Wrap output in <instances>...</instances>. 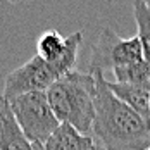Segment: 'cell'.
I'll return each mask as SVG.
<instances>
[{
	"label": "cell",
	"mask_w": 150,
	"mask_h": 150,
	"mask_svg": "<svg viewBox=\"0 0 150 150\" xmlns=\"http://www.w3.org/2000/svg\"><path fill=\"white\" fill-rule=\"evenodd\" d=\"M145 2H147V4H149V5H150V0H145Z\"/></svg>",
	"instance_id": "obj_15"
},
{
	"label": "cell",
	"mask_w": 150,
	"mask_h": 150,
	"mask_svg": "<svg viewBox=\"0 0 150 150\" xmlns=\"http://www.w3.org/2000/svg\"><path fill=\"white\" fill-rule=\"evenodd\" d=\"M0 150H35V143L30 142L19 128L9 102L0 97Z\"/></svg>",
	"instance_id": "obj_6"
},
{
	"label": "cell",
	"mask_w": 150,
	"mask_h": 150,
	"mask_svg": "<svg viewBox=\"0 0 150 150\" xmlns=\"http://www.w3.org/2000/svg\"><path fill=\"white\" fill-rule=\"evenodd\" d=\"M133 16L138 28V40L143 47V55L150 62V5L145 0H131Z\"/></svg>",
	"instance_id": "obj_11"
},
{
	"label": "cell",
	"mask_w": 150,
	"mask_h": 150,
	"mask_svg": "<svg viewBox=\"0 0 150 150\" xmlns=\"http://www.w3.org/2000/svg\"><path fill=\"white\" fill-rule=\"evenodd\" d=\"M93 150H109V149H105L102 143H95V147H93Z\"/></svg>",
	"instance_id": "obj_13"
},
{
	"label": "cell",
	"mask_w": 150,
	"mask_h": 150,
	"mask_svg": "<svg viewBox=\"0 0 150 150\" xmlns=\"http://www.w3.org/2000/svg\"><path fill=\"white\" fill-rule=\"evenodd\" d=\"M143 59V47L138 36L121 38L112 28L105 26L91 50L88 73H104L105 69H116L119 66H128Z\"/></svg>",
	"instance_id": "obj_4"
},
{
	"label": "cell",
	"mask_w": 150,
	"mask_h": 150,
	"mask_svg": "<svg viewBox=\"0 0 150 150\" xmlns=\"http://www.w3.org/2000/svg\"><path fill=\"white\" fill-rule=\"evenodd\" d=\"M64 45H66V38L60 35L59 31L48 30L38 38L36 54L42 59H45L47 62H54L60 55V52L64 50Z\"/></svg>",
	"instance_id": "obj_12"
},
{
	"label": "cell",
	"mask_w": 150,
	"mask_h": 150,
	"mask_svg": "<svg viewBox=\"0 0 150 150\" xmlns=\"http://www.w3.org/2000/svg\"><path fill=\"white\" fill-rule=\"evenodd\" d=\"M35 150H45V149H43L42 143H35Z\"/></svg>",
	"instance_id": "obj_14"
},
{
	"label": "cell",
	"mask_w": 150,
	"mask_h": 150,
	"mask_svg": "<svg viewBox=\"0 0 150 150\" xmlns=\"http://www.w3.org/2000/svg\"><path fill=\"white\" fill-rule=\"evenodd\" d=\"M55 79H59V76L55 74L52 66L36 54L26 64L16 67L14 71H11L5 76L4 91L0 97L9 102L24 93L47 91Z\"/></svg>",
	"instance_id": "obj_5"
},
{
	"label": "cell",
	"mask_w": 150,
	"mask_h": 150,
	"mask_svg": "<svg viewBox=\"0 0 150 150\" xmlns=\"http://www.w3.org/2000/svg\"><path fill=\"white\" fill-rule=\"evenodd\" d=\"M117 83H131V85H150V62L147 59L119 66L112 69Z\"/></svg>",
	"instance_id": "obj_10"
},
{
	"label": "cell",
	"mask_w": 150,
	"mask_h": 150,
	"mask_svg": "<svg viewBox=\"0 0 150 150\" xmlns=\"http://www.w3.org/2000/svg\"><path fill=\"white\" fill-rule=\"evenodd\" d=\"M9 107L24 136L33 143L43 145L60 124L50 107L47 91H33L19 95L9 100Z\"/></svg>",
	"instance_id": "obj_3"
},
{
	"label": "cell",
	"mask_w": 150,
	"mask_h": 150,
	"mask_svg": "<svg viewBox=\"0 0 150 150\" xmlns=\"http://www.w3.org/2000/svg\"><path fill=\"white\" fill-rule=\"evenodd\" d=\"M147 150H150V149H147Z\"/></svg>",
	"instance_id": "obj_16"
},
{
	"label": "cell",
	"mask_w": 150,
	"mask_h": 150,
	"mask_svg": "<svg viewBox=\"0 0 150 150\" xmlns=\"http://www.w3.org/2000/svg\"><path fill=\"white\" fill-rule=\"evenodd\" d=\"M95 136L78 131L74 126L60 122L57 129L48 136L43 149L45 150H93Z\"/></svg>",
	"instance_id": "obj_7"
},
{
	"label": "cell",
	"mask_w": 150,
	"mask_h": 150,
	"mask_svg": "<svg viewBox=\"0 0 150 150\" xmlns=\"http://www.w3.org/2000/svg\"><path fill=\"white\" fill-rule=\"evenodd\" d=\"M95 121L91 135L109 150L150 149V119L119 100L104 73H95Z\"/></svg>",
	"instance_id": "obj_1"
},
{
	"label": "cell",
	"mask_w": 150,
	"mask_h": 150,
	"mask_svg": "<svg viewBox=\"0 0 150 150\" xmlns=\"http://www.w3.org/2000/svg\"><path fill=\"white\" fill-rule=\"evenodd\" d=\"M95 76L71 71L60 76L47 90V98L59 122H67L78 131L91 135L95 121Z\"/></svg>",
	"instance_id": "obj_2"
},
{
	"label": "cell",
	"mask_w": 150,
	"mask_h": 150,
	"mask_svg": "<svg viewBox=\"0 0 150 150\" xmlns=\"http://www.w3.org/2000/svg\"><path fill=\"white\" fill-rule=\"evenodd\" d=\"M112 93L135 109L138 114L150 119V85H131V83H117V81H107Z\"/></svg>",
	"instance_id": "obj_8"
},
{
	"label": "cell",
	"mask_w": 150,
	"mask_h": 150,
	"mask_svg": "<svg viewBox=\"0 0 150 150\" xmlns=\"http://www.w3.org/2000/svg\"><path fill=\"white\" fill-rule=\"evenodd\" d=\"M81 42H83V33L81 31L71 33L69 36H66V45H64V50L60 52V55L54 62H48L59 78L67 74V73H71V71H74Z\"/></svg>",
	"instance_id": "obj_9"
}]
</instances>
